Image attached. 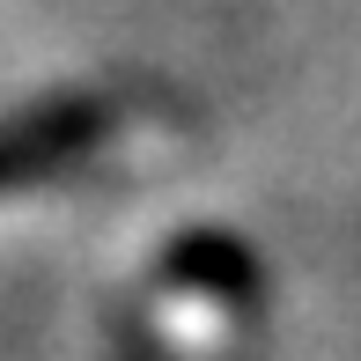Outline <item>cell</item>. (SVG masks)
<instances>
[{"instance_id": "1", "label": "cell", "mask_w": 361, "mask_h": 361, "mask_svg": "<svg viewBox=\"0 0 361 361\" xmlns=\"http://www.w3.org/2000/svg\"><path fill=\"white\" fill-rule=\"evenodd\" d=\"M104 133H111V104L104 96H44V104L0 118V192L89 162L96 147H104Z\"/></svg>"}, {"instance_id": "2", "label": "cell", "mask_w": 361, "mask_h": 361, "mask_svg": "<svg viewBox=\"0 0 361 361\" xmlns=\"http://www.w3.org/2000/svg\"><path fill=\"white\" fill-rule=\"evenodd\" d=\"M170 281H185L200 295H221V302H258V258L243 251L236 236L207 228V236L170 243Z\"/></svg>"}]
</instances>
